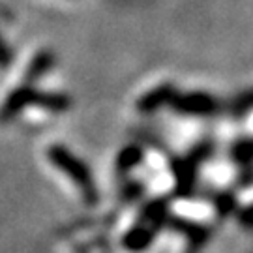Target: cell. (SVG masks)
I'll use <instances>...</instances> for the list:
<instances>
[{
    "instance_id": "6da1fadb",
    "label": "cell",
    "mask_w": 253,
    "mask_h": 253,
    "mask_svg": "<svg viewBox=\"0 0 253 253\" xmlns=\"http://www.w3.org/2000/svg\"><path fill=\"white\" fill-rule=\"evenodd\" d=\"M38 105L47 111H66L70 109L72 101L64 94H53V92H40L32 86H19L9 94L6 101L0 107V122H8L17 117L23 109Z\"/></svg>"
},
{
    "instance_id": "7a4b0ae2",
    "label": "cell",
    "mask_w": 253,
    "mask_h": 253,
    "mask_svg": "<svg viewBox=\"0 0 253 253\" xmlns=\"http://www.w3.org/2000/svg\"><path fill=\"white\" fill-rule=\"evenodd\" d=\"M47 158L56 169H60L81 190V193L86 197L88 203H94L98 199V191H96V186H94V180H92L90 169L75 154L70 152L62 145H53L47 150Z\"/></svg>"
},
{
    "instance_id": "3957f363",
    "label": "cell",
    "mask_w": 253,
    "mask_h": 253,
    "mask_svg": "<svg viewBox=\"0 0 253 253\" xmlns=\"http://www.w3.org/2000/svg\"><path fill=\"white\" fill-rule=\"evenodd\" d=\"M171 105L182 115H190V117H207L216 111L217 103L212 96H208L205 92H190V94H174L171 100Z\"/></svg>"
},
{
    "instance_id": "277c9868",
    "label": "cell",
    "mask_w": 253,
    "mask_h": 253,
    "mask_svg": "<svg viewBox=\"0 0 253 253\" xmlns=\"http://www.w3.org/2000/svg\"><path fill=\"white\" fill-rule=\"evenodd\" d=\"M201 160V156H191L186 160H178L172 163L174 169V178H176V190L178 193H190L195 182V172H197V162Z\"/></svg>"
},
{
    "instance_id": "5b68a950",
    "label": "cell",
    "mask_w": 253,
    "mask_h": 253,
    "mask_svg": "<svg viewBox=\"0 0 253 253\" xmlns=\"http://www.w3.org/2000/svg\"><path fill=\"white\" fill-rule=\"evenodd\" d=\"M174 86L172 84H162V86H156L150 92H146L145 96L139 100L137 109L143 111V113H154L160 107H163L165 103H171L172 96H174Z\"/></svg>"
},
{
    "instance_id": "8992f818",
    "label": "cell",
    "mask_w": 253,
    "mask_h": 253,
    "mask_svg": "<svg viewBox=\"0 0 253 253\" xmlns=\"http://www.w3.org/2000/svg\"><path fill=\"white\" fill-rule=\"evenodd\" d=\"M54 64V54L49 53V51H42V53H38L34 58H32V62L28 64V72H27V81H36L40 79L42 75H45L51 68H53Z\"/></svg>"
},
{
    "instance_id": "52a82bcc",
    "label": "cell",
    "mask_w": 253,
    "mask_h": 253,
    "mask_svg": "<svg viewBox=\"0 0 253 253\" xmlns=\"http://www.w3.org/2000/svg\"><path fill=\"white\" fill-rule=\"evenodd\" d=\"M152 231L150 229H146V227H135V229H131L126 236H124V246H126V250L129 252H143L146 250L150 242H152Z\"/></svg>"
},
{
    "instance_id": "ba28073f",
    "label": "cell",
    "mask_w": 253,
    "mask_h": 253,
    "mask_svg": "<svg viewBox=\"0 0 253 253\" xmlns=\"http://www.w3.org/2000/svg\"><path fill=\"white\" fill-rule=\"evenodd\" d=\"M143 160V150L139 146H126L122 152L118 154V160H117V167L118 171H129L133 169L137 163Z\"/></svg>"
},
{
    "instance_id": "9c48e42d",
    "label": "cell",
    "mask_w": 253,
    "mask_h": 253,
    "mask_svg": "<svg viewBox=\"0 0 253 253\" xmlns=\"http://www.w3.org/2000/svg\"><path fill=\"white\" fill-rule=\"evenodd\" d=\"M176 227L186 233V236L190 238V244L193 246V248H195V246L205 244V240H207V236H208V231L205 229V227L193 225V223H188V221H178Z\"/></svg>"
},
{
    "instance_id": "30bf717a",
    "label": "cell",
    "mask_w": 253,
    "mask_h": 253,
    "mask_svg": "<svg viewBox=\"0 0 253 253\" xmlns=\"http://www.w3.org/2000/svg\"><path fill=\"white\" fill-rule=\"evenodd\" d=\"M146 221H152V223H163L165 219V203L163 201H154L150 203L145 210Z\"/></svg>"
},
{
    "instance_id": "8fae6325",
    "label": "cell",
    "mask_w": 253,
    "mask_h": 253,
    "mask_svg": "<svg viewBox=\"0 0 253 253\" xmlns=\"http://www.w3.org/2000/svg\"><path fill=\"white\" fill-rule=\"evenodd\" d=\"M11 62V49L6 45V42H4V38L0 36V68H4V66H8Z\"/></svg>"
},
{
    "instance_id": "7c38bea8",
    "label": "cell",
    "mask_w": 253,
    "mask_h": 253,
    "mask_svg": "<svg viewBox=\"0 0 253 253\" xmlns=\"http://www.w3.org/2000/svg\"><path fill=\"white\" fill-rule=\"evenodd\" d=\"M242 223L244 225H253V207L242 212Z\"/></svg>"
}]
</instances>
